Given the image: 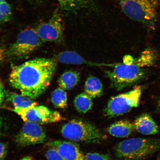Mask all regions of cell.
<instances>
[{"mask_svg":"<svg viewBox=\"0 0 160 160\" xmlns=\"http://www.w3.org/2000/svg\"><path fill=\"white\" fill-rule=\"evenodd\" d=\"M57 60L38 58L13 68L9 77L10 84L22 94L35 99L44 92L55 73Z\"/></svg>","mask_w":160,"mask_h":160,"instance_id":"obj_1","label":"cell"},{"mask_svg":"<svg viewBox=\"0 0 160 160\" xmlns=\"http://www.w3.org/2000/svg\"><path fill=\"white\" fill-rule=\"evenodd\" d=\"M114 151L118 160H144L160 151V138H132L118 143Z\"/></svg>","mask_w":160,"mask_h":160,"instance_id":"obj_2","label":"cell"},{"mask_svg":"<svg viewBox=\"0 0 160 160\" xmlns=\"http://www.w3.org/2000/svg\"><path fill=\"white\" fill-rule=\"evenodd\" d=\"M62 136L70 141L85 143H98L107 139V136L90 122L73 119L62 126Z\"/></svg>","mask_w":160,"mask_h":160,"instance_id":"obj_3","label":"cell"},{"mask_svg":"<svg viewBox=\"0 0 160 160\" xmlns=\"http://www.w3.org/2000/svg\"><path fill=\"white\" fill-rule=\"evenodd\" d=\"M119 3L130 19L146 25H154L160 0H119Z\"/></svg>","mask_w":160,"mask_h":160,"instance_id":"obj_4","label":"cell"},{"mask_svg":"<svg viewBox=\"0 0 160 160\" xmlns=\"http://www.w3.org/2000/svg\"><path fill=\"white\" fill-rule=\"evenodd\" d=\"M105 73L112 87L118 91L138 82L145 74L142 67L134 62L131 64L115 65L112 70L106 71Z\"/></svg>","mask_w":160,"mask_h":160,"instance_id":"obj_5","label":"cell"},{"mask_svg":"<svg viewBox=\"0 0 160 160\" xmlns=\"http://www.w3.org/2000/svg\"><path fill=\"white\" fill-rule=\"evenodd\" d=\"M142 92L141 87L136 86L131 91L112 97L104 110L105 115L109 118L117 117L137 107Z\"/></svg>","mask_w":160,"mask_h":160,"instance_id":"obj_6","label":"cell"},{"mask_svg":"<svg viewBox=\"0 0 160 160\" xmlns=\"http://www.w3.org/2000/svg\"><path fill=\"white\" fill-rule=\"evenodd\" d=\"M42 42L36 30L27 28L18 35L15 42L10 46L8 51V56L17 58L24 57L37 49Z\"/></svg>","mask_w":160,"mask_h":160,"instance_id":"obj_7","label":"cell"},{"mask_svg":"<svg viewBox=\"0 0 160 160\" xmlns=\"http://www.w3.org/2000/svg\"><path fill=\"white\" fill-rule=\"evenodd\" d=\"M11 110L25 122H32L39 124L58 122L63 119L59 112L52 111L44 106L37 105L25 108H15Z\"/></svg>","mask_w":160,"mask_h":160,"instance_id":"obj_8","label":"cell"},{"mask_svg":"<svg viewBox=\"0 0 160 160\" xmlns=\"http://www.w3.org/2000/svg\"><path fill=\"white\" fill-rule=\"evenodd\" d=\"M36 30L43 42H59L63 39L62 19L57 11L48 21L41 23Z\"/></svg>","mask_w":160,"mask_h":160,"instance_id":"obj_9","label":"cell"},{"mask_svg":"<svg viewBox=\"0 0 160 160\" xmlns=\"http://www.w3.org/2000/svg\"><path fill=\"white\" fill-rule=\"evenodd\" d=\"M46 134L39 124L26 122L15 137L18 145L25 146L38 144L45 141Z\"/></svg>","mask_w":160,"mask_h":160,"instance_id":"obj_10","label":"cell"},{"mask_svg":"<svg viewBox=\"0 0 160 160\" xmlns=\"http://www.w3.org/2000/svg\"><path fill=\"white\" fill-rule=\"evenodd\" d=\"M48 145L57 150L65 160H87L79 145L73 141L55 140Z\"/></svg>","mask_w":160,"mask_h":160,"instance_id":"obj_11","label":"cell"},{"mask_svg":"<svg viewBox=\"0 0 160 160\" xmlns=\"http://www.w3.org/2000/svg\"><path fill=\"white\" fill-rule=\"evenodd\" d=\"M133 125L135 129L143 135H154L159 131L157 124L147 113L143 114L138 117L134 122Z\"/></svg>","mask_w":160,"mask_h":160,"instance_id":"obj_12","label":"cell"},{"mask_svg":"<svg viewBox=\"0 0 160 160\" xmlns=\"http://www.w3.org/2000/svg\"><path fill=\"white\" fill-rule=\"evenodd\" d=\"M134 129L133 123L128 120H122L110 125L107 131L113 137L124 138L131 135Z\"/></svg>","mask_w":160,"mask_h":160,"instance_id":"obj_13","label":"cell"},{"mask_svg":"<svg viewBox=\"0 0 160 160\" xmlns=\"http://www.w3.org/2000/svg\"><path fill=\"white\" fill-rule=\"evenodd\" d=\"M57 61L62 63L67 64L79 65L86 64L92 66H106L111 67L113 64H104L91 62L86 61L83 58L77 53L73 51H67L62 52L57 55Z\"/></svg>","mask_w":160,"mask_h":160,"instance_id":"obj_14","label":"cell"},{"mask_svg":"<svg viewBox=\"0 0 160 160\" xmlns=\"http://www.w3.org/2000/svg\"><path fill=\"white\" fill-rule=\"evenodd\" d=\"M80 78L78 72L69 71L65 72L59 78L58 83L60 88L65 90L73 89L78 84Z\"/></svg>","mask_w":160,"mask_h":160,"instance_id":"obj_15","label":"cell"},{"mask_svg":"<svg viewBox=\"0 0 160 160\" xmlns=\"http://www.w3.org/2000/svg\"><path fill=\"white\" fill-rule=\"evenodd\" d=\"M84 91L92 98L99 97L103 93L102 84L98 78L93 76L89 77L85 82Z\"/></svg>","mask_w":160,"mask_h":160,"instance_id":"obj_16","label":"cell"},{"mask_svg":"<svg viewBox=\"0 0 160 160\" xmlns=\"http://www.w3.org/2000/svg\"><path fill=\"white\" fill-rule=\"evenodd\" d=\"M61 8L66 11L75 13L91 5L93 0H58Z\"/></svg>","mask_w":160,"mask_h":160,"instance_id":"obj_17","label":"cell"},{"mask_svg":"<svg viewBox=\"0 0 160 160\" xmlns=\"http://www.w3.org/2000/svg\"><path fill=\"white\" fill-rule=\"evenodd\" d=\"M5 96L8 101L11 102L15 108H28L37 105V103L33 99L22 95H19L13 92H8L6 93Z\"/></svg>","mask_w":160,"mask_h":160,"instance_id":"obj_18","label":"cell"},{"mask_svg":"<svg viewBox=\"0 0 160 160\" xmlns=\"http://www.w3.org/2000/svg\"><path fill=\"white\" fill-rule=\"evenodd\" d=\"M74 105L79 113L85 114L92 108L93 102L92 98L85 93L77 95L73 101Z\"/></svg>","mask_w":160,"mask_h":160,"instance_id":"obj_19","label":"cell"},{"mask_svg":"<svg viewBox=\"0 0 160 160\" xmlns=\"http://www.w3.org/2000/svg\"><path fill=\"white\" fill-rule=\"evenodd\" d=\"M51 101L56 108L65 109L67 108V94L65 90L58 88L52 92L51 95Z\"/></svg>","mask_w":160,"mask_h":160,"instance_id":"obj_20","label":"cell"},{"mask_svg":"<svg viewBox=\"0 0 160 160\" xmlns=\"http://www.w3.org/2000/svg\"><path fill=\"white\" fill-rule=\"evenodd\" d=\"M154 54L151 51H146L134 61V63L140 67H143L151 64L154 61Z\"/></svg>","mask_w":160,"mask_h":160,"instance_id":"obj_21","label":"cell"},{"mask_svg":"<svg viewBox=\"0 0 160 160\" xmlns=\"http://www.w3.org/2000/svg\"><path fill=\"white\" fill-rule=\"evenodd\" d=\"M0 13L8 21L11 19L12 15L11 6L7 2H0Z\"/></svg>","mask_w":160,"mask_h":160,"instance_id":"obj_22","label":"cell"},{"mask_svg":"<svg viewBox=\"0 0 160 160\" xmlns=\"http://www.w3.org/2000/svg\"><path fill=\"white\" fill-rule=\"evenodd\" d=\"M87 160H112L107 154L96 152H90L85 155Z\"/></svg>","mask_w":160,"mask_h":160,"instance_id":"obj_23","label":"cell"},{"mask_svg":"<svg viewBox=\"0 0 160 160\" xmlns=\"http://www.w3.org/2000/svg\"><path fill=\"white\" fill-rule=\"evenodd\" d=\"M46 157L48 160H65L53 148H50L46 152Z\"/></svg>","mask_w":160,"mask_h":160,"instance_id":"obj_24","label":"cell"},{"mask_svg":"<svg viewBox=\"0 0 160 160\" xmlns=\"http://www.w3.org/2000/svg\"><path fill=\"white\" fill-rule=\"evenodd\" d=\"M8 145L0 142V160H4L8 153Z\"/></svg>","mask_w":160,"mask_h":160,"instance_id":"obj_25","label":"cell"},{"mask_svg":"<svg viewBox=\"0 0 160 160\" xmlns=\"http://www.w3.org/2000/svg\"><path fill=\"white\" fill-rule=\"evenodd\" d=\"M7 57H8V51L4 48L0 46V64L4 61Z\"/></svg>","mask_w":160,"mask_h":160,"instance_id":"obj_26","label":"cell"},{"mask_svg":"<svg viewBox=\"0 0 160 160\" xmlns=\"http://www.w3.org/2000/svg\"><path fill=\"white\" fill-rule=\"evenodd\" d=\"M6 92L3 84L0 79V104L2 102L5 97Z\"/></svg>","mask_w":160,"mask_h":160,"instance_id":"obj_27","label":"cell"},{"mask_svg":"<svg viewBox=\"0 0 160 160\" xmlns=\"http://www.w3.org/2000/svg\"><path fill=\"white\" fill-rule=\"evenodd\" d=\"M123 61L124 63L125 64H131L134 62V60L133 58L129 55L125 56L123 58Z\"/></svg>","mask_w":160,"mask_h":160,"instance_id":"obj_28","label":"cell"},{"mask_svg":"<svg viewBox=\"0 0 160 160\" xmlns=\"http://www.w3.org/2000/svg\"><path fill=\"white\" fill-rule=\"evenodd\" d=\"M8 21H9L8 20L0 13V24L7 22Z\"/></svg>","mask_w":160,"mask_h":160,"instance_id":"obj_29","label":"cell"},{"mask_svg":"<svg viewBox=\"0 0 160 160\" xmlns=\"http://www.w3.org/2000/svg\"><path fill=\"white\" fill-rule=\"evenodd\" d=\"M2 118L0 116V137L1 135L2 126Z\"/></svg>","mask_w":160,"mask_h":160,"instance_id":"obj_30","label":"cell"},{"mask_svg":"<svg viewBox=\"0 0 160 160\" xmlns=\"http://www.w3.org/2000/svg\"><path fill=\"white\" fill-rule=\"evenodd\" d=\"M20 160H33L32 158L30 156H26V157H24Z\"/></svg>","mask_w":160,"mask_h":160,"instance_id":"obj_31","label":"cell"},{"mask_svg":"<svg viewBox=\"0 0 160 160\" xmlns=\"http://www.w3.org/2000/svg\"><path fill=\"white\" fill-rule=\"evenodd\" d=\"M158 105L159 106V107L160 108V98L158 101Z\"/></svg>","mask_w":160,"mask_h":160,"instance_id":"obj_32","label":"cell"},{"mask_svg":"<svg viewBox=\"0 0 160 160\" xmlns=\"http://www.w3.org/2000/svg\"><path fill=\"white\" fill-rule=\"evenodd\" d=\"M5 1V0H0V2H2Z\"/></svg>","mask_w":160,"mask_h":160,"instance_id":"obj_33","label":"cell"},{"mask_svg":"<svg viewBox=\"0 0 160 160\" xmlns=\"http://www.w3.org/2000/svg\"><path fill=\"white\" fill-rule=\"evenodd\" d=\"M35 1H40V0H35Z\"/></svg>","mask_w":160,"mask_h":160,"instance_id":"obj_34","label":"cell"}]
</instances>
